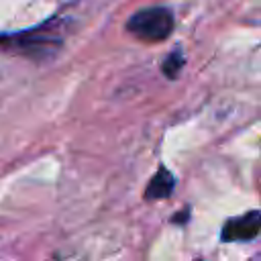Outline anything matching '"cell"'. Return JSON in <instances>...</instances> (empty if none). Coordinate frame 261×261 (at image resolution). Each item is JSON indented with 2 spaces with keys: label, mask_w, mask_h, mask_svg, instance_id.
Instances as JSON below:
<instances>
[{
  "label": "cell",
  "mask_w": 261,
  "mask_h": 261,
  "mask_svg": "<svg viewBox=\"0 0 261 261\" xmlns=\"http://www.w3.org/2000/svg\"><path fill=\"white\" fill-rule=\"evenodd\" d=\"M63 39L55 33H51L49 24L22 31L16 35H6L0 37V49L2 51H12L27 55L31 59H47L51 53H55L61 47Z\"/></svg>",
  "instance_id": "obj_1"
},
{
  "label": "cell",
  "mask_w": 261,
  "mask_h": 261,
  "mask_svg": "<svg viewBox=\"0 0 261 261\" xmlns=\"http://www.w3.org/2000/svg\"><path fill=\"white\" fill-rule=\"evenodd\" d=\"M126 31L141 41H163L173 31V12L165 6L141 8L126 20Z\"/></svg>",
  "instance_id": "obj_2"
},
{
  "label": "cell",
  "mask_w": 261,
  "mask_h": 261,
  "mask_svg": "<svg viewBox=\"0 0 261 261\" xmlns=\"http://www.w3.org/2000/svg\"><path fill=\"white\" fill-rule=\"evenodd\" d=\"M261 234V210H249L228 218L220 228L222 243H247Z\"/></svg>",
  "instance_id": "obj_3"
},
{
  "label": "cell",
  "mask_w": 261,
  "mask_h": 261,
  "mask_svg": "<svg viewBox=\"0 0 261 261\" xmlns=\"http://www.w3.org/2000/svg\"><path fill=\"white\" fill-rule=\"evenodd\" d=\"M175 188V177L167 167H159L155 171V175L151 177V181L145 188V200H163L169 198L171 192Z\"/></svg>",
  "instance_id": "obj_4"
},
{
  "label": "cell",
  "mask_w": 261,
  "mask_h": 261,
  "mask_svg": "<svg viewBox=\"0 0 261 261\" xmlns=\"http://www.w3.org/2000/svg\"><path fill=\"white\" fill-rule=\"evenodd\" d=\"M184 63H186L184 53H181L179 49H175V51H171V53L163 59V63H161V71H163L169 80H175V77H177V73L181 71Z\"/></svg>",
  "instance_id": "obj_5"
}]
</instances>
